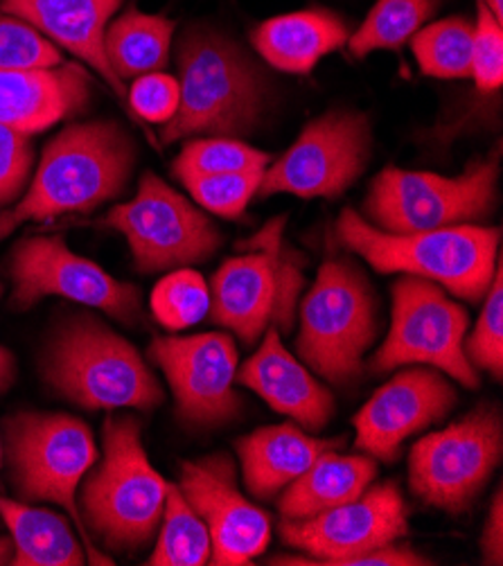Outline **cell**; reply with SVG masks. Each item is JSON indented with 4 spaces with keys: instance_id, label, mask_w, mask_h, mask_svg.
<instances>
[{
    "instance_id": "11",
    "label": "cell",
    "mask_w": 503,
    "mask_h": 566,
    "mask_svg": "<svg viewBox=\"0 0 503 566\" xmlns=\"http://www.w3.org/2000/svg\"><path fill=\"white\" fill-rule=\"evenodd\" d=\"M468 321V312L433 282L407 275L394 287V321L370 368L386 373L405 364H427L468 388H479V375L463 350Z\"/></svg>"
},
{
    "instance_id": "23",
    "label": "cell",
    "mask_w": 503,
    "mask_h": 566,
    "mask_svg": "<svg viewBox=\"0 0 503 566\" xmlns=\"http://www.w3.org/2000/svg\"><path fill=\"white\" fill-rule=\"evenodd\" d=\"M350 30L327 10H305L264 21L251 36L262 60L283 73L305 75L327 52L348 43Z\"/></svg>"
},
{
    "instance_id": "18",
    "label": "cell",
    "mask_w": 503,
    "mask_h": 566,
    "mask_svg": "<svg viewBox=\"0 0 503 566\" xmlns=\"http://www.w3.org/2000/svg\"><path fill=\"white\" fill-rule=\"evenodd\" d=\"M454 405V386L436 368L402 370L355 416L357 449L384 463H394L407 438L444 418Z\"/></svg>"
},
{
    "instance_id": "8",
    "label": "cell",
    "mask_w": 503,
    "mask_h": 566,
    "mask_svg": "<svg viewBox=\"0 0 503 566\" xmlns=\"http://www.w3.org/2000/svg\"><path fill=\"white\" fill-rule=\"evenodd\" d=\"M8 454L19 492L30 501L66 507L93 564H114L95 548L91 531L77 511L75 494L97 461L91 429L66 413H21L8 424Z\"/></svg>"
},
{
    "instance_id": "27",
    "label": "cell",
    "mask_w": 503,
    "mask_h": 566,
    "mask_svg": "<svg viewBox=\"0 0 503 566\" xmlns=\"http://www.w3.org/2000/svg\"><path fill=\"white\" fill-rule=\"evenodd\" d=\"M160 535L149 555L151 566H203L210 562L212 542L203 520L192 511L177 485H167Z\"/></svg>"
},
{
    "instance_id": "14",
    "label": "cell",
    "mask_w": 503,
    "mask_h": 566,
    "mask_svg": "<svg viewBox=\"0 0 503 566\" xmlns=\"http://www.w3.org/2000/svg\"><path fill=\"white\" fill-rule=\"evenodd\" d=\"M407 503L396 483L366 488L355 501L327 507L307 520H285L281 537L307 553L303 557H277L273 564H325L346 566L353 557L396 544L407 535Z\"/></svg>"
},
{
    "instance_id": "25",
    "label": "cell",
    "mask_w": 503,
    "mask_h": 566,
    "mask_svg": "<svg viewBox=\"0 0 503 566\" xmlns=\"http://www.w3.org/2000/svg\"><path fill=\"white\" fill-rule=\"evenodd\" d=\"M0 517L12 533L14 566H82L86 546L64 517L0 496Z\"/></svg>"
},
{
    "instance_id": "35",
    "label": "cell",
    "mask_w": 503,
    "mask_h": 566,
    "mask_svg": "<svg viewBox=\"0 0 503 566\" xmlns=\"http://www.w3.org/2000/svg\"><path fill=\"white\" fill-rule=\"evenodd\" d=\"M472 77L485 93L503 84V30L485 0H476V25L472 34Z\"/></svg>"
},
{
    "instance_id": "10",
    "label": "cell",
    "mask_w": 503,
    "mask_h": 566,
    "mask_svg": "<svg viewBox=\"0 0 503 566\" xmlns=\"http://www.w3.org/2000/svg\"><path fill=\"white\" fill-rule=\"evenodd\" d=\"M99 223L125 235L140 273L203 262L221 247L208 214L151 172L132 201L111 208Z\"/></svg>"
},
{
    "instance_id": "7",
    "label": "cell",
    "mask_w": 503,
    "mask_h": 566,
    "mask_svg": "<svg viewBox=\"0 0 503 566\" xmlns=\"http://www.w3.org/2000/svg\"><path fill=\"white\" fill-rule=\"evenodd\" d=\"M377 334L368 280L346 260L329 258L301 307L298 355L323 379L344 386L359 377Z\"/></svg>"
},
{
    "instance_id": "43",
    "label": "cell",
    "mask_w": 503,
    "mask_h": 566,
    "mask_svg": "<svg viewBox=\"0 0 503 566\" xmlns=\"http://www.w3.org/2000/svg\"><path fill=\"white\" fill-rule=\"evenodd\" d=\"M0 292H3V290H0Z\"/></svg>"
},
{
    "instance_id": "36",
    "label": "cell",
    "mask_w": 503,
    "mask_h": 566,
    "mask_svg": "<svg viewBox=\"0 0 503 566\" xmlns=\"http://www.w3.org/2000/svg\"><path fill=\"white\" fill-rule=\"evenodd\" d=\"M179 95V82L172 75L158 71L134 80L132 88L127 91V104L134 108L136 118L154 125H165L177 113Z\"/></svg>"
},
{
    "instance_id": "33",
    "label": "cell",
    "mask_w": 503,
    "mask_h": 566,
    "mask_svg": "<svg viewBox=\"0 0 503 566\" xmlns=\"http://www.w3.org/2000/svg\"><path fill=\"white\" fill-rule=\"evenodd\" d=\"M62 62L57 45L19 17L0 10V69H43Z\"/></svg>"
},
{
    "instance_id": "30",
    "label": "cell",
    "mask_w": 503,
    "mask_h": 566,
    "mask_svg": "<svg viewBox=\"0 0 503 566\" xmlns=\"http://www.w3.org/2000/svg\"><path fill=\"white\" fill-rule=\"evenodd\" d=\"M271 156L235 138H197L184 145L175 160V177L186 184L197 177L229 172H264Z\"/></svg>"
},
{
    "instance_id": "12",
    "label": "cell",
    "mask_w": 503,
    "mask_h": 566,
    "mask_svg": "<svg viewBox=\"0 0 503 566\" xmlns=\"http://www.w3.org/2000/svg\"><path fill=\"white\" fill-rule=\"evenodd\" d=\"M501 418L481 407L442 431L413 444L409 483L416 496L444 513L459 515L481 492L501 461Z\"/></svg>"
},
{
    "instance_id": "13",
    "label": "cell",
    "mask_w": 503,
    "mask_h": 566,
    "mask_svg": "<svg viewBox=\"0 0 503 566\" xmlns=\"http://www.w3.org/2000/svg\"><path fill=\"white\" fill-rule=\"evenodd\" d=\"M368 158V118L355 111H332L307 125L290 151L264 169L258 195L337 199L361 177Z\"/></svg>"
},
{
    "instance_id": "32",
    "label": "cell",
    "mask_w": 503,
    "mask_h": 566,
    "mask_svg": "<svg viewBox=\"0 0 503 566\" xmlns=\"http://www.w3.org/2000/svg\"><path fill=\"white\" fill-rule=\"evenodd\" d=\"M465 357L472 366L503 375V262L499 258L490 287L485 292V307L476 321L474 334L463 342Z\"/></svg>"
},
{
    "instance_id": "3",
    "label": "cell",
    "mask_w": 503,
    "mask_h": 566,
    "mask_svg": "<svg viewBox=\"0 0 503 566\" xmlns=\"http://www.w3.org/2000/svg\"><path fill=\"white\" fill-rule=\"evenodd\" d=\"M337 235L346 249L361 255L379 273L425 277L459 298L476 303L492 282L501 231L463 223L422 233H386L346 208L337 221Z\"/></svg>"
},
{
    "instance_id": "40",
    "label": "cell",
    "mask_w": 503,
    "mask_h": 566,
    "mask_svg": "<svg viewBox=\"0 0 503 566\" xmlns=\"http://www.w3.org/2000/svg\"><path fill=\"white\" fill-rule=\"evenodd\" d=\"M12 555H14V544H12V539L0 537V566H3V564H10Z\"/></svg>"
},
{
    "instance_id": "28",
    "label": "cell",
    "mask_w": 503,
    "mask_h": 566,
    "mask_svg": "<svg viewBox=\"0 0 503 566\" xmlns=\"http://www.w3.org/2000/svg\"><path fill=\"white\" fill-rule=\"evenodd\" d=\"M440 0H377L364 25L348 39L355 56L375 50H396L413 39L438 10Z\"/></svg>"
},
{
    "instance_id": "16",
    "label": "cell",
    "mask_w": 503,
    "mask_h": 566,
    "mask_svg": "<svg viewBox=\"0 0 503 566\" xmlns=\"http://www.w3.org/2000/svg\"><path fill=\"white\" fill-rule=\"evenodd\" d=\"M149 357L170 381L184 420L219 424L240 411L242 398L233 390L238 350L229 334L206 332L179 338H156Z\"/></svg>"
},
{
    "instance_id": "29",
    "label": "cell",
    "mask_w": 503,
    "mask_h": 566,
    "mask_svg": "<svg viewBox=\"0 0 503 566\" xmlns=\"http://www.w3.org/2000/svg\"><path fill=\"white\" fill-rule=\"evenodd\" d=\"M472 34L465 19H444L420 30L411 43L420 71L440 80L472 77Z\"/></svg>"
},
{
    "instance_id": "17",
    "label": "cell",
    "mask_w": 503,
    "mask_h": 566,
    "mask_svg": "<svg viewBox=\"0 0 503 566\" xmlns=\"http://www.w3.org/2000/svg\"><path fill=\"white\" fill-rule=\"evenodd\" d=\"M235 476V463L223 454L184 463L179 472L177 488L203 520L217 566L251 564L271 537L269 515L244 499Z\"/></svg>"
},
{
    "instance_id": "42",
    "label": "cell",
    "mask_w": 503,
    "mask_h": 566,
    "mask_svg": "<svg viewBox=\"0 0 503 566\" xmlns=\"http://www.w3.org/2000/svg\"><path fill=\"white\" fill-rule=\"evenodd\" d=\"M0 461H3V444H0Z\"/></svg>"
},
{
    "instance_id": "31",
    "label": "cell",
    "mask_w": 503,
    "mask_h": 566,
    "mask_svg": "<svg viewBox=\"0 0 503 566\" xmlns=\"http://www.w3.org/2000/svg\"><path fill=\"white\" fill-rule=\"evenodd\" d=\"M210 310V290L201 273L179 269L165 275L151 292V312L167 329L197 325Z\"/></svg>"
},
{
    "instance_id": "20",
    "label": "cell",
    "mask_w": 503,
    "mask_h": 566,
    "mask_svg": "<svg viewBox=\"0 0 503 566\" xmlns=\"http://www.w3.org/2000/svg\"><path fill=\"white\" fill-rule=\"evenodd\" d=\"M235 379L307 431H321L334 416L332 392L287 353L275 327L266 329L258 353L235 373Z\"/></svg>"
},
{
    "instance_id": "21",
    "label": "cell",
    "mask_w": 503,
    "mask_h": 566,
    "mask_svg": "<svg viewBox=\"0 0 503 566\" xmlns=\"http://www.w3.org/2000/svg\"><path fill=\"white\" fill-rule=\"evenodd\" d=\"M120 3L123 0H0V10L19 17L50 43L80 56L127 102V88L111 71L104 54V32Z\"/></svg>"
},
{
    "instance_id": "24",
    "label": "cell",
    "mask_w": 503,
    "mask_h": 566,
    "mask_svg": "<svg viewBox=\"0 0 503 566\" xmlns=\"http://www.w3.org/2000/svg\"><path fill=\"white\" fill-rule=\"evenodd\" d=\"M377 465L368 454L339 457L325 451L314 465L292 481L281 496V513L285 520H307L327 507L355 501L375 479Z\"/></svg>"
},
{
    "instance_id": "1",
    "label": "cell",
    "mask_w": 503,
    "mask_h": 566,
    "mask_svg": "<svg viewBox=\"0 0 503 566\" xmlns=\"http://www.w3.org/2000/svg\"><path fill=\"white\" fill-rule=\"evenodd\" d=\"M136 163L127 132L106 120L66 127L43 149L36 175L17 206L0 212V240L21 223L88 212L123 195Z\"/></svg>"
},
{
    "instance_id": "19",
    "label": "cell",
    "mask_w": 503,
    "mask_h": 566,
    "mask_svg": "<svg viewBox=\"0 0 503 566\" xmlns=\"http://www.w3.org/2000/svg\"><path fill=\"white\" fill-rule=\"evenodd\" d=\"M88 97L91 80L77 64L0 69V125L25 136L75 116Z\"/></svg>"
},
{
    "instance_id": "2",
    "label": "cell",
    "mask_w": 503,
    "mask_h": 566,
    "mask_svg": "<svg viewBox=\"0 0 503 566\" xmlns=\"http://www.w3.org/2000/svg\"><path fill=\"white\" fill-rule=\"evenodd\" d=\"M179 106L160 129L163 145L253 132L264 111L266 82L240 45L206 28L190 30L179 45Z\"/></svg>"
},
{
    "instance_id": "34",
    "label": "cell",
    "mask_w": 503,
    "mask_h": 566,
    "mask_svg": "<svg viewBox=\"0 0 503 566\" xmlns=\"http://www.w3.org/2000/svg\"><path fill=\"white\" fill-rule=\"evenodd\" d=\"M264 172H229V175H210L186 181L192 199L227 219H238L244 214L249 201L255 197Z\"/></svg>"
},
{
    "instance_id": "39",
    "label": "cell",
    "mask_w": 503,
    "mask_h": 566,
    "mask_svg": "<svg viewBox=\"0 0 503 566\" xmlns=\"http://www.w3.org/2000/svg\"><path fill=\"white\" fill-rule=\"evenodd\" d=\"M14 381V357L0 346V392L8 390Z\"/></svg>"
},
{
    "instance_id": "9",
    "label": "cell",
    "mask_w": 503,
    "mask_h": 566,
    "mask_svg": "<svg viewBox=\"0 0 503 566\" xmlns=\"http://www.w3.org/2000/svg\"><path fill=\"white\" fill-rule=\"evenodd\" d=\"M494 158L470 165L457 179L388 167L370 186L368 217L386 233H422L483 219L496 201Z\"/></svg>"
},
{
    "instance_id": "38",
    "label": "cell",
    "mask_w": 503,
    "mask_h": 566,
    "mask_svg": "<svg viewBox=\"0 0 503 566\" xmlns=\"http://www.w3.org/2000/svg\"><path fill=\"white\" fill-rule=\"evenodd\" d=\"M501 490L494 494L492 511L483 531L481 548L485 564H501L503 562V505H501Z\"/></svg>"
},
{
    "instance_id": "22",
    "label": "cell",
    "mask_w": 503,
    "mask_h": 566,
    "mask_svg": "<svg viewBox=\"0 0 503 566\" xmlns=\"http://www.w3.org/2000/svg\"><path fill=\"white\" fill-rule=\"evenodd\" d=\"M342 444V438H312L294 424L258 429L238 442L247 490L258 499H273L305 474L325 451H334Z\"/></svg>"
},
{
    "instance_id": "37",
    "label": "cell",
    "mask_w": 503,
    "mask_h": 566,
    "mask_svg": "<svg viewBox=\"0 0 503 566\" xmlns=\"http://www.w3.org/2000/svg\"><path fill=\"white\" fill-rule=\"evenodd\" d=\"M34 149L30 136L0 125V206L21 197L30 179Z\"/></svg>"
},
{
    "instance_id": "41",
    "label": "cell",
    "mask_w": 503,
    "mask_h": 566,
    "mask_svg": "<svg viewBox=\"0 0 503 566\" xmlns=\"http://www.w3.org/2000/svg\"><path fill=\"white\" fill-rule=\"evenodd\" d=\"M485 6L490 8V12L501 21L503 19V0H485Z\"/></svg>"
},
{
    "instance_id": "26",
    "label": "cell",
    "mask_w": 503,
    "mask_h": 566,
    "mask_svg": "<svg viewBox=\"0 0 503 566\" xmlns=\"http://www.w3.org/2000/svg\"><path fill=\"white\" fill-rule=\"evenodd\" d=\"M175 23L158 14H143L136 8L123 12L104 32V54L114 75L136 80L158 73L170 62Z\"/></svg>"
},
{
    "instance_id": "4",
    "label": "cell",
    "mask_w": 503,
    "mask_h": 566,
    "mask_svg": "<svg viewBox=\"0 0 503 566\" xmlns=\"http://www.w3.org/2000/svg\"><path fill=\"white\" fill-rule=\"evenodd\" d=\"M167 485L145 454L140 422L108 418L104 459L84 481L82 520L108 548L140 551L160 526Z\"/></svg>"
},
{
    "instance_id": "5",
    "label": "cell",
    "mask_w": 503,
    "mask_h": 566,
    "mask_svg": "<svg viewBox=\"0 0 503 566\" xmlns=\"http://www.w3.org/2000/svg\"><path fill=\"white\" fill-rule=\"evenodd\" d=\"M45 377L88 411H151L163 402V388L138 350L93 318H80L60 332L48 353Z\"/></svg>"
},
{
    "instance_id": "6",
    "label": "cell",
    "mask_w": 503,
    "mask_h": 566,
    "mask_svg": "<svg viewBox=\"0 0 503 566\" xmlns=\"http://www.w3.org/2000/svg\"><path fill=\"white\" fill-rule=\"evenodd\" d=\"M285 217L269 221L247 255L223 262L212 277L210 316L244 344L269 329H290L303 287L301 258L283 242Z\"/></svg>"
},
{
    "instance_id": "15",
    "label": "cell",
    "mask_w": 503,
    "mask_h": 566,
    "mask_svg": "<svg viewBox=\"0 0 503 566\" xmlns=\"http://www.w3.org/2000/svg\"><path fill=\"white\" fill-rule=\"evenodd\" d=\"M12 305L17 310H30L48 296H57L127 323L136 321L140 312L138 287L73 253L62 238L19 242L12 255Z\"/></svg>"
}]
</instances>
